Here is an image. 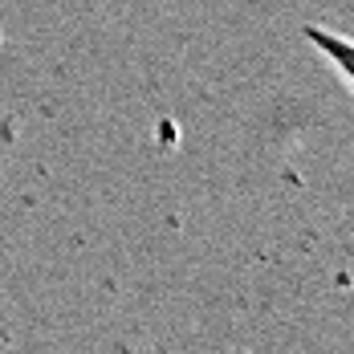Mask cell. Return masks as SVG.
<instances>
[{"instance_id": "obj_1", "label": "cell", "mask_w": 354, "mask_h": 354, "mask_svg": "<svg viewBox=\"0 0 354 354\" xmlns=\"http://www.w3.org/2000/svg\"><path fill=\"white\" fill-rule=\"evenodd\" d=\"M306 41L318 49L322 57L334 66V73L354 90V37H342V33H334V29L310 25V29H306Z\"/></svg>"}]
</instances>
